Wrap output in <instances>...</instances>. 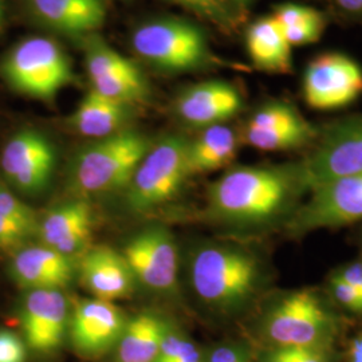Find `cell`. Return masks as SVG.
Masks as SVG:
<instances>
[{
    "instance_id": "6da1fadb",
    "label": "cell",
    "mask_w": 362,
    "mask_h": 362,
    "mask_svg": "<svg viewBox=\"0 0 362 362\" xmlns=\"http://www.w3.org/2000/svg\"><path fill=\"white\" fill-rule=\"evenodd\" d=\"M308 192L299 164L239 167L211 185L208 209L212 219L240 228L286 226Z\"/></svg>"
},
{
    "instance_id": "7a4b0ae2",
    "label": "cell",
    "mask_w": 362,
    "mask_h": 362,
    "mask_svg": "<svg viewBox=\"0 0 362 362\" xmlns=\"http://www.w3.org/2000/svg\"><path fill=\"white\" fill-rule=\"evenodd\" d=\"M344 318L327 293L306 287L272 296L259 320L267 348L336 346Z\"/></svg>"
},
{
    "instance_id": "3957f363",
    "label": "cell",
    "mask_w": 362,
    "mask_h": 362,
    "mask_svg": "<svg viewBox=\"0 0 362 362\" xmlns=\"http://www.w3.org/2000/svg\"><path fill=\"white\" fill-rule=\"evenodd\" d=\"M191 284L209 308L236 313L258 297L267 284V269L255 252L243 247L207 245L194 252Z\"/></svg>"
},
{
    "instance_id": "277c9868",
    "label": "cell",
    "mask_w": 362,
    "mask_h": 362,
    "mask_svg": "<svg viewBox=\"0 0 362 362\" xmlns=\"http://www.w3.org/2000/svg\"><path fill=\"white\" fill-rule=\"evenodd\" d=\"M152 148L139 132L119 130L83 148L71 165V185L81 194H101L129 185L145 155Z\"/></svg>"
},
{
    "instance_id": "5b68a950",
    "label": "cell",
    "mask_w": 362,
    "mask_h": 362,
    "mask_svg": "<svg viewBox=\"0 0 362 362\" xmlns=\"http://www.w3.org/2000/svg\"><path fill=\"white\" fill-rule=\"evenodd\" d=\"M0 74L13 90L49 101L69 83L74 73L64 49L52 39H23L6 54Z\"/></svg>"
},
{
    "instance_id": "8992f818",
    "label": "cell",
    "mask_w": 362,
    "mask_h": 362,
    "mask_svg": "<svg viewBox=\"0 0 362 362\" xmlns=\"http://www.w3.org/2000/svg\"><path fill=\"white\" fill-rule=\"evenodd\" d=\"M188 148L189 141L181 136H167L152 145L127 187L130 211H149L180 192L182 184L191 176Z\"/></svg>"
},
{
    "instance_id": "52a82bcc",
    "label": "cell",
    "mask_w": 362,
    "mask_h": 362,
    "mask_svg": "<svg viewBox=\"0 0 362 362\" xmlns=\"http://www.w3.org/2000/svg\"><path fill=\"white\" fill-rule=\"evenodd\" d=\"M132 46L146 62L167 70L184 71L202 65L207 42L197 27L180 19H156L139 27Z\"/></svg>"
},
{
    "instance_id": "ba28073f",
    "label": "cell",
    "mask_w": 362,
    "mask_h": 362,
    "mask_svg": "<svg viewBox=\"0 0 362 362\" xmlns=\"http://www.w3.org/2000/svg\"><path fill=\"white\" fill-rule=\"evenodd\" d=\"M362 221V173L326 181L310 191L285 226L286 233L302 235Z\"/></svg>"
},
{
    "instance_id": "9c48e42d",
    "label": "cell",
    "mask_w": 362,
    "mask_h": 362,
    "mask_svg": "<svg viewBox=\"0 0 362 362\" xmlns=\"http://www.w3.org/2000/svg\"><path fill=\"white\" fill-rule=\"evenodd\" d=\"M299 165L309 192L326 181L362 173V116L332 125Z\"/></svg>"
},
{
    "instance_id": "30bf717a",
    "label": "cell",
    "mask_w": 362,
    "mask_h": 362,
    "mask_svg": "<svg viewBox=\"0 0 362 362\" xmlns=\"http://www.w3.org/2000/svg\"><path fill=\"white\" fill-rule=\"evenodd\" d=\"M362 94V67L341 52H325L311 61L303 77V95L317 110H336Z\"/></svg>"
},
{
    "instance_id": "8fae6325",
    "label": "cell",
    "mask_w": 362,
    "mask_h": 362,
    "mask_svg": "<svg viewBox=\"0 0 362 362\" xmlns=\"http://www.w3.org/2000/svg\"><path fill=\"white\" fill-rule=\"evenodd\" d=\"M0 167L18 191L26 194H40L52 182L55 148L38 130H21L4 145Z\"/></svg>"
},
{
    "instance_id": "7c38bea8",
    "label": "cell",
    "mask_w": 362,
    "mask_h": 362,
    "mask_svg": "<svg viewBox=\"0 0 362 362\" xmlns=\"http://www.w3.org/2000/svg\"><path fill=\"white\" fill-rule=\"evenodd\" d=\"M134 278L155 291H170L177 282L179 255L172 235L152 227L137 233L122 252Z\"/></svg>"
},
{
    "instance_id": "4fadbf2b",
    "label": "cell",
    "mask_w": 362,
    "mask_h": 362,
    "mask_svg": "<svg viewBox=\"0 0 362 362\" xmlns=\"http://www.w3.org/2000/svg\"><path fill=\"white\" fill-rule=\"evenodd\" d=\"M315 137V129L293 105L272 103L257 110L247 122L245 140L266 152L300 148Z\"/></svg>"
},
{
    "instance_id": "5bb4252c",
    "label": "cell",
    "mask_w": 362,
    "mask_h": 362,
    "mask_svg": "<svg viewBox=\"0 0 362 362\" xmlns=\"http://www.w3.org/2000/svg\"><path fill=\"white\" fill-rule=\"evenodd\" d=\"M69 303L62 290H30L22 309L21 324L30 349L52 353L58 349L69 329Z\"/></svg>"
},
{
    "instance_id": "9a60e30c",
    "label": "cell",
    "mask_w": 362,
    "mask_h": 362,
    "mask_svg": "<svg viewBox=\"0 0 362 362\" xmlns=\"http://www.w3.org/2000/svg\"><path fill=\"white\" fill-rule=\"evenodd\" d=\"M127 322L112 302L97 298L79 300L69 321L73 346L86 357L101 356L116 346Z\"/></svg>"
},
{
    "instance_id": "2e32d148",
    "label": "cell",
    "mask_w": 362,
    "mask_h": 362,
    "mask_svg": "<svg viewBox=\"0 0 362 362\" xmlns=\"http://www.w3.org/2000/svg\"><path fill=\"white\" fill-rule=\"evenodd\" d=\"M242 97L231 83L207 81L187 89L177 100V113L187 124L209 128L239 113Z\"/></svg>"
},
{
    "instance_id": "e0dca14e",
    "label": "cell",
    "mask_w": 362,
    "mask_h": 362,
    "mask_svg": "<svg viewBox=\"0 0 362 362\" xmlns=\"http://www.w3.org/2000/svg\"><path fill=\"white\" fill-rule=\"evenodd\" d=\"M93 228V211L85 200H70L52 211L39 223L42 245L74 258L88 246Z\"/></svg>"
},
{
    "instance_id": "ac0fdd59",
    "label": "cell",
    "mask_w": 362,
    "mask_h": 362,
    "mask_svg": "<svg viewBox=\"0 0 362 362\" xmlns=\"http://www.w3.org/2000/svg\"><path fill=\"white\" fill-rule=\"evenodd\" d=\"M10 272L18 285L28 290H62L73 281L76 267L73 259L40 245L19 250Z\"/></svg>"
},
{
    "instance_id": "d6986e66",
    "label": "cell",
    "mask_w": 362,
    "mask_h": 362,
    "mask_svg": "<svg viewBox=\"0 0 362 362\" xmlns=\"http://www.w3.org/2000/svg\"><path fill=\"white\" fill-rule=\"evenodd\" d=\"M27 6L40 25L67 37L90 34L106 18L103 0H27Z\"/></svg>"
},
{
    "instance_id": "ffe728a7",
    "label": "cell",
    "mask_w": 362,
    "mask_h": 362,
    "mask_svg": "<svg viewBox=\"0 0 362 362\" xmlns=\"http://www.w3.org/2000/svg\"><path fill=\"white\" fill-rule=\"evenodd\" d=\"M81 276L94 298L113 302L132 291L134 275L122 254L109 247L88 251L81 260Z\"/></svg>"
},
{
    "instance_id": "44dd1931",
    "label": "cell",
    "mask_w": 362,
    "mask_h": 362,
    "mask_svg": "<svg viewBox=\"0 0 362 362\" xmlns=\"http://www.w3.org/2000/svg\"><path fill=\"white\" fill-rule=\"evenodd\" d=\"M246 43L248 54L259 69L279 74L291 70V46L274 16L252 23L247 30Z\"/></svg>"
},
{
    "instance_id": "7402d4cb",
    "label": "cell",
    "mask_w": 362,
    "mask_h": 362,
    "mask_svg": "<svg viewBox=\"0 0 362 362\" xmlns=\"http://www.w3.org/2000/svg\"><path fill=\"white\" fill-rule=\"evenodd\" d=\"M127 118V104L91 89L70 117V125L79 134L98 140L119 132Z\"/></svg>"
},
{
    "instance_id": "603a6c76",
    "label": "cell",
    "mask_w": 362,
    "mask_h": 362,
    "mask_svg": "<svg viewBox=\"0 0 362 362\" xmlns=\"http://www.w3.org/2000/svg\"><path fill=\"white\" fill-rule=\"evenodd\" d=\"M168 325L144 313L127 322L117 342V362H156Z\"/></svg>"
},
{
    "instance_id": "cb8c5ba5",
    "label": "cell",
    "mask_w": 362,
    "mask_h": 362,
    "mask_svg": "<svg viewBox=\"0 0 362 362\" xmlns=\"http://www.w3.org/2000/svg\"><path fill=\"white\" fill-rule=\"evenodd\" d=\"M238 152V137L230 127L223 124L206 128L189 143L188 165L191 175L207 173L227 167Z\"/></svg>"
},
{
    "instance_id": "d4e9b609",
    "label": "cell",
    "mask_w": 362,
    "mask_h": 362,
    "mask_svg": "<svg viewBox=\"0 0 362 362\" xmlns=\"http://www.w3.org/2000/svg\"><path fill=\"white\" fill-rule=\"evenodd\" d=\"M86 70L91 82H94L103 78L134 73L139 71V67L103 40L93 38L86 46Z\"/></svg>"
},
{
    "instance_id": "484cf974",
    "label": "cell",
    "mask_w": 362,
    "mask_h": 362,
    "mask_svg": "<svg viewBox=\"0 0 362 362\" xmlns=\"http://www.w3.org/2000/svg\"><path fill=\"white\" fill-rule=\"evenodd\" d=\"M336 346L266 348L259 362H336Z\"/></svg>"
},
{
    "instance_id": "4316f807",
    "label": "cell",
    "mask_w": 362,
    "mask_h": 362,
    "mask_svg": "<svg viewBox=\"0 0 362 362\" xmlns=\"http://www.w3.org/2000/svg\"><path fill=\"white\" fill-rule=\"evenodd\" d=\"M0 215L13 220L30 233L38 230L35 212L3 185H0Z\"/></svg>"
},
{
    "instance_id": "83f0119b",
    "label": "cell",
    "mask_w": 362,
    "mask_h": 362,
    "mask_svg": "<svg viewBox=\"0 0 362 362\" xmlns=\"http://www.w3.org/2000/svg\"><path fill=\"white\" fill-rule=\"evenodd\" d=\"M326 293L338 308H342L344 310L356 315H362V294L360 288H356L330 276L327 281Z\"/></svg>"
},
{
    "instance_id": "f1b7e54d",
    "label": "cell",
    "mask_w": 362,
    "mask_h": 362,
    "mask_svg": "<svg viewBox=\"0 0 362 362\" xmlns=\"http://www.w3.org/2000/svg\"><path fill=\"white\" fill-rule=\"evenodd\" d=\"M285 33L288 45L293 46H303L310 45L321 38L325 30V19L322 13H317L310 19L296 25V26L282 28Z\"/></svg>"
},
{
    "instance_id": "f546056e",
    "label": "cell",
    "mask_w": 362,
    "mask_h": 362,
    "mask_svg": "<svg viewBox=\"0 0 362 362\" xmlns=\"http://www.w3.org/2000/svg\"><path fill=\"white\" fill-rule=\"evenodd\" d=\"M317 13H320L315 8H311L308 6L284 4L276 8V11L272 16L282 28H288V27L296 26V25H299V23L310 19Z\"/></svg>"
},
{
    "instance_id": "4dcf8cb0",
    "label": "cell",
    "mask_w": 362,
    "mask_h": 362,
    "mask_svg": "<svg viewBox=\"0 0 362 362\" xmlns=\"http://www.w3.org/2000/svg\"><path fill=\"white\" fill-rule=\"evenodd\" d=\"M25 342L10 330H0V362H26Z\"/></svg>"
},
{
    "instance_id": "1f68e13d",
    "label": "cell",
    "mask_w": 362,
    "mask_h": 362,
    "mask_svg": "<svg viewBox=\"0 0 362 362\" xmlns=\"http://www.w3.org/2000/svg\"><path fill=\"white\" fill-rule=\"evenodd\" d=\"M28 235L31 233L23 227L0 215V247L3 250H13L22 246Z\"/></svg>"
},
{
    "instance_id": "d6a6232c",
    "label": "cell",
    "mask_w": 362,
    "mask_h": 362,
    "mask_svg": "<svg viewBox=\"0 0 362 362\" xmlns=\"http://www.w3.org/2000/svg\"><path fill=\"white\" fill-rule=\"evenodd\" d=\"M204 362H251L246 350L236 345H220L204 356Z\"/></svg>"
},
{
    "instance_id": "836d02e7",
    "label": "cell",
    "mask_w": 362,
    "mask_h": 362,
    "mask_svg": "<svg viewBox=\"0 0 362 362\" xmlns=\"http://www.w3.org/2000/svg\"><path fill=\"white\" fill-rule=\"evenodd\" d=\"M333 278H337L348 285L353 286L356 288H361L362 287V259L361 260H356V262H350L344 266H341L339 269H337L336 272L330 275Z\"/></svg>"
},
{
    "instance_id": "e575fe53",
    "label": "cell",
    "mask_w": 362,
    "mask_h": 362,
    "mask_svg": "<svg viewBox=\"0 0 362 362\" xmlns=\"http://www.w3.org/2000/svg\"><path fill=\"white\" fill-rule=\"evenodd\" d=\"M175 1H179L184 6H188L209 16H218L223 13L219 0H175Z\"/></svg>"
},
{
    "instance_id": "d590c367",
    "label": "cell",
    "mask_w": 362,
    "mask_h": 362,
    "mask_svg": "<svg viewBox=\"0 0 362 362\" xmlns=\"http://www.w3.org/2000/svg\"><path fill=\"white\" fill-rule=\"evenodd\" d=\"M345 362H362V333L350 339L345 350Z\"/></svg>"
},
{
    "instance_id": "8d00e7d4",
    "label": "cell",
    "mask_w": 362,
    "mask_h": 362,
    "mask_svg": "<svg viewBox=\"0 0 362 362\" xmlns=\"http://www.w3.org/2000/svg\"><path fill=\"white\" fill-rule=\"evenodd\" d=\"M172 362H204V354L197 348V345H194Z\"/></svg>"
},
{
    "instance_id": "74e56055",
    "label": "cell",
    "mask_w": 362,
    "mask_h": 362,
    "mask_svg": "<svg viewBox=\"0 0 362 362\" xmlns=\"http://www.w3.org/2000/svg\"><path fill=\"white\" fill-rule=\"evenodd\" d=\"M337 3L346 11L358 13L362 10V0H337Z\"/></svg>"
},
{
    "instance_id": "f35d334b",
    "label": "cell",
    "mask_w": 362,
    "mask_h": 362,
    "mask_svg": "<svg viewBox=\"0 0 362 362\" xmlns=\"http://www.w3.org/2000/svg\"><path fill=\"white\" fill-rule=\"evenodd\" d=\"M4 22H6V6H4V0H0V33L4 28Z\"/></svg>"
},
{
    "instance_id": "ab89813d",
    "label": "cell",
    "mask_w": 362,
    "mask_h": 362,
    "mask_svg": "<svg viewBox=\"0 0 362 362\" xmlns=\"http://www.w3.org/2000/svg\"><path fill=\"white\" fill-rule=\"evenodd\" d=\"M238 1H242V3H245V1H247V0H238Z\"/></svg>"
},
{
    "instance_id": "60d3db41",
    "label": "cell",
    "mask_w": 362,
    "mask_h": 362,
    "mask_svg": "<svg viewBox=\"0 0 362 362\" xmlns=\"http://www.w3.org/2000/svg\"><path fill=\"white\" fill-rule=\"evenodd\" d=\"M360 290H361V294H362V287H361V288H360Z\"/></svg>"
}]
</instances>
